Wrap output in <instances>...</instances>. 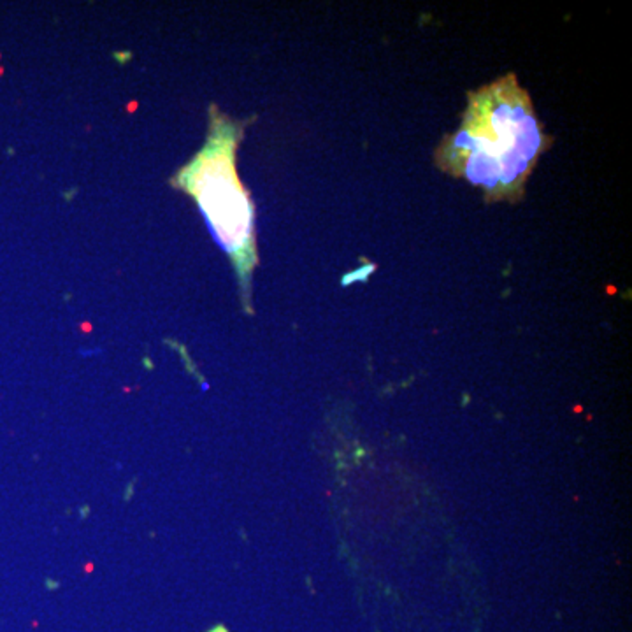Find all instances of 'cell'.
Here are the masks:
<instances>
[{
    "mask_svg": "<svg viewBox=\"0 0 632 632\" xmlns=\"http://www.w3.org/2000/svg\"><path fill=\"white\" fill-rule=\"evenodd\" d=\"M550 144L529 92L506 74L467 93L460 127L441 139L434 162L483 190L488 204L517 202Z\"/></svg>",
    "mask_w": 632,
    "mask_h": 632,
    "instance_id": "obj_1",
    "label": "cell"
},
{
    "mask_svg": "<svg viewBox=\"0 0 632 632\" xmlns=\"http://www.w3.org/2000/svg\"><path fill=\"white\" fill-rule=\"evenodd\" d=\"M241 130L234 123H222L213 132L199 160L188 169L190 188L216 237L237 267L243 285L257 263L253 234V205L239 183L234 169V151Z\"/></svg>",
    "mask_w": 632,
    "mask_h": 632,
    "instance_id": "obj_2",
    "label": "cell"
}]
</instances>
